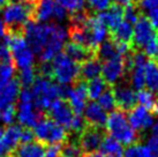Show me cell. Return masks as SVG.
Instances as JSON below:
<instances>
[{
    "mask_svg": "<svg viewBox=\"0 0 158 157\" xmlns=\"http://www.w3.org/2000/svg\"><path fill=\"white\" fill-rule=\"evenodd\" d=\"M23 35L34 54H40L42 62H50L62 50L68 32L56 23L29 21L23 28Z\"/></svg>",
    "mask_w": 158,
    "mask_h": 157,
    "instance_id": "obj_1",
    "label": "cell"
},
{
    "mask_svg": "<svg viewBox=\"0 0 158 157\" xmlns=\"http://www.w3.org/2000/svg\"><path fill=\"white\" fill-rule=\"evenodd\" d=\"M106 131L109 135L115 139L120 144L132 146L134 143H139V138L133 129L127 119V114L121 110H114L107 116L106 120Z\"/></svg>",
    "mask_w": 158,
    "mask_h": 157,
    "instance_id": "obj_2",
    "label": "cell"
},
{
    "mask_svg": "<svg viewBox=\"0 0 158 157\" xmlns=\"http://www.w3.org/2000/svg\"><path fill=\"white\" fill-rule=\"evenodd\" d=\"M34 128V135L36 136L35 140L46 147L62 144L68 139V132L61 126L57 125L48 116H45Z\"/></svg>",
    "mask_w": 158,
    "mask_h": 157,
    "instance_id": "obj_3",
    "label": "cell"
},
{
    "mask_svg": "<svg viewBox=\"0 0 158 157\" xmlns=\"http://www.w3.org/2000/svg\"><path fill=\"white\" fill-rule=\"evenodd\" d=\"M8 46L12 53V58L15 65L20 70H26L32 67L34 64V52L28 45L23 35H8L6 36Z\"/></svg>",
    "mask_w": 158,
    "mask_h": 157,
    "instance_id": "obj_4",
    "label": "cell"
},
{
    "mask_svg": "<svg viewBox=\"0 0 158 157\" xmlns=\"http://www.w3.org/2000/svg\"><path fill=\"white\" fill-rule=\"evenodd\" d=\"M53 80L60 84L74 83L80 78V65L69 59L65 53H59L53 59Z\"/></svg>",
    "mask_w": 158,
    "mask_h": 157,
    "instance_id": "obj_5",
    "label": "cell"
},
{
    "mask_svg": "<svg viewBox=\"0 0 158 157\" xmlns=\"http://www.w3.org/2000/svg\"><path fill=\"white\" fill-rule=\"evenodd\" d=\"M157 36V30L151 24L147 15H141L135 23L134 36H133L132 49L137 51H143V49Z\"/></svg>",
    "mask_w": 158,
    "mask_h": 157,
    "instance_id": "obj_6",
    "label": "cell"
},
{
    "mask_svg": "<svg viewBox=\"0 0 158 157\" xmlns=\"http://www.w3.org/2000/svg\"><path fill=\"white\" fill-rule=\"evenodd\" d=\"M126 78H123V82L119 81L115 86L112 87L115 98V105L117 109L121 110L123 112H129L132 111L136 105H137V96H136L135 90L133 89Z\"/></svg>",
    "mask_w": 158,
    "mask_h": 157,
    "instance_id": "obj_7",
    "label": "cell"
},
{
    "mask_svg": "<svg viewBox=\"0 0 158 157\" xmlns=\"http://www.w3.org/2000/svg\"><path fill=\"white\" fill-rule=\"evenodd\" d=\"M105 135L106 134L105 132L103 131V128L85 125L79 138L80 148L82 149L84 155L94 154L96 153L97 150H99L102 141L104 140Z\"/></svg>",
    "mask_w": 158,
    "mask_h": 157,
    "instance_id": "obj_8",
    "label": "cell"
},
{
    "mask_svg": "<svg viewBox=\"0 0 158 157\" xmlns=\"http://www.w3.org/2000/svg\"><path fill=\"white\" fill-rule=\"evenodd\" d=\"M102 76L107 86L113 87L125 78V60L123 56L113 58L102 64Z\"/></svg>",
    "mask_w": 158,
    "mask_h": 157,
    "instance_id": "obj_9",
    "label": "cell"
},
{
    "mask_svg": "<svg viewBox=\"0 0 158 157\" xmlns=\"http://www.w3.org/2000/svg\"><path fill=\"white\" fill-rule=\"evenodd\" d=\"M74 116L75 114L72 108L69 106V104H68V102L64 100H56L51 105V108L48 109V117L51 120H53L57 125L61 126L62 128H65L66 131L69 129Z\"/></svg>",
    "mask_w": 158,
    "mask_h": 157,
    "instance_id": "obj_10",
    "label": "cell"
},
{
    "mask_svg": "<svg viewBox=\"0 0 158 157\" xmlns=\"http://www.w3.org/2000/svg\"><path fill=\"white\" fill-rule=\"evenodd\" d=\"M88 97V88L87 81L82 78H77L74 82V86L70 87V91L67 97V102L72 108L74 114L81 116L85 109V100Z\"/></svg>",
    "mask_w": 158,
    "mask_h": 157,
    "instance_id": "obj_11",
    "label": "cell"
},
{
    "mask_svg": "<svg viewBox=\"0 0 158 157\" xmlns=\"http://www.w3.org/2000/svg\"><path fill=\"white\" fill-rule=\"evenodd\" d=\"M35 109L34 102H19L16 117L20 122V126L30 129L31 127H35L46 116Z\"/></svg>",
    "mask_w": 158,
    "mask_h": 157,
    "instance_id": "obj_12",
    "label": "cell"
},
{
    "mask_svg": "<svg viewBox=\"0 0 158 157\" xmlns=\"http://www.w3.org/2000/svg\"><path fill=\"white\" fill-rule=\"evenodd\" d=\"M127 119L131 127L135 132L147 131L154 125V116L141 105H136L132 111L128 112Z\"/></svg>",
    "mask_w": 158,
    "mask_h": 157,
    "instance_id": "obj_13",
    "label": "cell"
},
{
    "mask_svg": "<svg viewBox=\"0 0 158 157\" xmlns=\"http://www.w3.org/2000/svg\"><path fill=\"white\" fill-rule=\"evenodd\" d=\"M123 11L125 7L120 6L118 4L112 2L110 8L106 12H99L96 13V16L99 21L106 27L107 32H112L114 31L123 20Z\"/></svg>",
    "mask_w": 158,
    "mask_h": 157,
    "instance_id": "obj_14",
    "label": "cell"
},
{
    "mask_svg": "<svg viewBox=\"0 0 158 157\" xmlns=\"http://www.w3.org/2000/svg\"><path fill=\"white\" fill-rule=\"evenodd\" d=\"M84 121L87 125L98 128H104L106 126V120H107V114L104 110L102 109L99 104L96 102H90L85 105L84 109Z\"/></svg>",
    "mask_w": 158,
    "mask_h": 157,
    "instance_id": "obj_15",
    "label": "cell"
},
{
    "mask_svg": "<svg viewBox=\"0 0 158 157\" xmlns=\"http://www.w3.org/2000/svg\"><path fill=\"white\" fill-rule=\"evenodd\" d=\"M20 88H21V84L19 82V80L13 78L0 90V110H5L9 106H13L20 95Z\"/></svg>",
    "mask_w": 158,
    "mask_h": 157,
    "instance_id": "obj_16",
    "label": "cell"
},
{
    "mask_svg": "<svg viewBox=\"0 0 158 157\" xmlns=\"http://www.w3.org/2000/svg\"><path fill=\"white\" fill-rule=\"evenodd\" d=\"M133 36H134V28L131 23L123 21L120 26L112 32H107V38H110L114 43L125 44L128 46H133Z\"/></svg>",
    "mask_w": 158,
    "mask_h": 157,
    "instance_id": "obj_17",
    "label": "cell"
},
{
    "mask_svg": "<svg viewBox=\"0 0 158 157\" xmlns=\"http://www.w3.org/2000/svg\"><path fill=\"white\" fill-rule=\"evenodd\" d=\"M64 51L67 57L79 65L83 64L84 61L89 60V59L96 58V53H94L88 49L82 48L77 44L72 43V42L64 45Z\"/></svg>",
    "mask_w": 158,
    "mask_h": 157,
    "instance_id": "obj_18",
    "label": "cell"
},
{
    "mask_svg": "<svg viewBox=\"0 0 158 157\" xmlns=\"http://www.w3.org/2000/svg\"><path fill=\"white\" fill-rule=\"evenodd\" d=\"M54 7H56L54 0H40L37 6H36L35 12H34L32 21L45 23L48 20L53 19Z\"/></svg>",
    "mask_w": 158,
    "mask_h": 157,
    "instance_id": "obj_19",
    "label": "cell"
},
{
    "mask_svg": "<svg viewBox=\"0 0 158 157\" xmlns=\"http://www.w3.org/2000/svg\"><path fill=\"white\" fill-rule=\"evenodd\" d=\"M102 74V62L97 58H92L80 65V78L84 81H90L99 78Z\"/></svg>",
    "mask_w": 158,
    "mask_h": 157,
    "instance_id": "obj_20",
    "label": "cell"
},
{
    "mask_svg": "<svg viewBox=\"0 0 158 157\" xmlns=\"http://www.w3.org/2000/svg\"><path fill=\"white\" fill-rule=\"evenodd\" d=\"M45 146L34 141L30 143H22L15 149L13 155L16 157H45Z\"/></svg>",
    "mask_w": 158,
    "mask_h": 157,
    "instance_id": "obj_21",
    "label": "cell"
},
{
    "mask_svg": "<svg viewBox=\"0 0 158 157\" xmlns=\"http://www.w3.org/2000/svg\"><path fill=\"white\" fill-rule=\"evenodd\" d=\"M145 86L151 92H158V64L148 60L144 67Z\"/></svg>",
    "mask_w": 158,
    "mask_h": 157,
    "instance_id": "obj_22",
    "label": "cell"
},
{
    "mask_svg": "<svg viewBox=\"0 0 158 157\" xmlns=\"http://www.w3.org/2000/svg\"><path fill=\"white\" fill-rule=\"evenodd\" d=\"M118 56L119 53L117 51V48H115L114 43L110 38L106 37L105 40L99 44V46H98L96 58L101 62H105V61L111 60V59L118 57Z\"/></svg>",
    "mask_w": 158,
    "mask_h": 157,
    "instance_id": "obj_23",
    "label": "cell"
},
{
    "mask_svg": "<svg viewBox=\"0 0 158 157\" xmlns=\"http://www.w3.org/2000/svg\"><path fill=\"white\" fill-rule=\"evenodd\" d=\"M99 151L104 156L111 157L114 155H118V154H123V147L112 136L105 135L104 140L102 141L101 147H99Z\"/></svg>",
    "mask_w": 158,
    "mask_h": 157,
    "instance_id": "obj_24",
    "label": "cell"
},
{
    "mask_svg": "<svg viewBox=\"0 0 158 157\" xmlns=\"http://www.w3.org/2000/svg\"><path fill=\"white\" fill-rule=\"evenodd\" d=\"M110 86H107L106 82L103 80V78L99 76V78H96L94 80H90L87 82V88H88V97L92 102H95L96 100L99 98L103 92L105 91L107 88Z\"/></svg>",
    "mask_w": 158,
    "mask_h": 157,
    "instance_id": "obj_25",
    "label": "cell"
},
{
    "mask_svg": "<svg viewBox=\"0 0 158 157\" xmlns=\"http://www.w3.org/2000/svg\"><path fill=\"white\" fill-rule=\"evenodd\" d=\"M98 104L104 111H114V109H117L115 105V98H114V94L112 90V87H109L102 94L99 98H98Z\"/></svg>",
    "mask_w": 158,
    "mask_h": 157,
    "instance_id": "obj_26",
    "label": "cell"
},
{
    "mask_svg": "<svg viewBox=\"0 0 158 157\" xmlns=\"http://www.w3.org/2000/svg\"><path fill=\"white\" fill-rule=\"evenodd\" d=\"M136 96H137V103H140L141 106H143L148 111H152L155 104L157 102L156 95L154 92H151L148 89H143L137 92Z\"/></svg>",
    "mask_w": 158,
    "mask_h": 157,
    "instance_id": "obj_27",
    "label": "cell"
},
{
    "mask_svg": "<svg viewBox=\"0 0 158 157\" xmlns=\"http://www.w3.org/2000/svg\"><path fill=\"white\" fill-rule=\"evenodd\" d=\"M123 157H151V151L147 146L134 143L126 148L123 154Z\"/></svg>",
    "mask_w": 158,
    "mask_h": 157,
    "instance_id": "obj_28",
    "label": "cell"
},
{
    "mask_svg": "<svg viewBox=\"0 0 158 157\" xmlns=\"http://www.w3.org/2000/svg\"><path fill=\"white\" fill-rule=\"evenodd\" d=\"M14 72L13 64H0V90L14 78Z\"/></svg>",
    "mask_w": 158,
    "mask_h": 157,
    "instance_id": "obj_29",
    "label": "cell"
},
{
    "mask_svg": "<svg viewBox=\"0 0 158 157\" xmlns=\"http://www.w3.org/2000/svg\"><path fill=\"white\" fill-rule=\"evenodd\" d=\"M54 1L66 11L70 12V14L84 9V0H54Z\"/></svg>",
    "mask_w": 158,
    "mask_h": 157,
    "instance_id": "obj_30",
    "label": "cell"
},
{
    "mask_svg": "<svg viewBox=\"0 0 158 157\" xmlns=\"http://www.w3.org/2000/svg\"><path fill=\"white\" fill-rule=\"evenodd\" d=\"M35 78H36V74L34 67H29V68L21 70L18 80L23 88H29L30 86H32V83L35 82Z\"/></svg>",
    "mask_w": 158,
    "mask_h": 157,
    "instance_id": "obj_31",
    "label": "cell"
},
{
    "mask_svg": "<svg viewBox=\"0 0 158 157\" xmlns=\"http://www.w3.org/2000/svg\"><path fill=\"white\" fill-rule=\"evenodd\" d=\"M142 15V13L140 12V9L136 7L134 4H131L125 6V11H123V19L125 21L128 22V23H136L137 20L140 19V16Z\"/></svg>",
    "mask_w": 158,
    "mask_h": 157,
    "instance_id": "obj_32",
    "label": "cell"
},
{
    "mask_svg": "<svg viewBox=\"0 0 158 157\" xmlns=\"http://www.w3.org/2000/svg\"><path fill=\"white\" fill-rule=\"evenodd\" d=\"M13 58H12V53L9 50L8 42L6 36L0 43V64H12Z\"/></svg>",
    "mask_w": 158,
    "mask_h": 157,
    "instance_id": "obj_33",
    "label": "cell"
},
{
    "mask_svg": "<svg viewBox=\"0 0 158 157\" xmlns=\"http://www.w3.org/2000/svg\"><path fill=\"white\" fill-rule=\"evenodd\" d=\"M87 2L89 5V8L94 11V13L97 12H104L110 8V6L112 5V0H87Z\"/></svg>",
    "mask_w": 158,
    "mask_h": 157,
    "instance_id": "obj_34",
    "label": "cell"
},
{
    "mask_svg": "<svg viewBox=\"0 0 158 157\" xmlns=\"http://www.w3.org/2000/svg\"><path fill=\"white\" fill-rule=\"evenodd\" d=\"M135 6L140 9V12L145 15V12H151L155 9H158V0H139Z\"/></svg>",
    "mask_w": 158,
    "mask_h": 157,
    "instance_id": "obj_35",
    "label": "cell"
},
{
    "mask_svg": "<svg viewBox=\"0 0 158 157\" xmlns=\"http://www.w3.org/2000/svg\"><path fill=\"white\" fill-rule=\"evenodd\" d=\"M15 117H16V110H15L14 105L2 110V112H1V121L4 122L5 125H7V126L13 125Z\"/></svg>",
    "mask_w": 158,
    "mask_h": 157,
    "instance_id": "obj_36",
    "label": "cell"
},
{
    "mask_svg": "<svg viewBox=\"0 0 158 157\" xmlns=\"http://www.w3.org/2000/svg\"><path fill=\"white\" fill-rule=\"evenodd\" d=\"M66 18H67V11L64 7H61L60 5H58L56 2V7H54V12H53V19L58 22H61Z\"/></svg>",
    "mask_w": 158,
    "mask_h": 157,
    "instance_id": "obj_37",
    "label": "cell"
},
{
    "mask_svg": "<svg viewBox=\"0 0 158 157\" xmlns=\"http://www.w3.org/2000/svg\"><path fill=\"white\" fill-rule=\"evenodd\" d=\"M60 150H61V144L48 146L45 150V157H60Z\"/></svg>",
    "mask_w": 158,
    "mask_h": 157,
    "instance_id": "obj_38",
    "label": "cell"
},
{
    "mask_svg": "<svg viewBox=\"0 0 158 157\" xmlns=\"http://www.w3.org/2000/svg\"><path fill=\"white\" fill-rule=\"evenodd\" d=\"M35 141V135L34 132L29 129V128H23L22 134H21V142L22 143H30Z\"/></svg>",
    "mask_w": 158,
    "mask_h": 157,
    "instance_id": "obj_39",
    "label": "cell"
},
{
    "mask_svg": "<svg viewBox=\"0 0 158 157\" xmlns=\"http://www.w3.org/2000/svg\"><path fill=\"white\" fill-rule=\"evenodd\" d=\"M147 147L151 154H158V136H150V139L147 142Z\"/></svg>",
    "mask_w": 158,
    "mask_h": 157,
    "instance_id": "obj_40",
    "label": "cell"
},
{
    "mask_svg": "<svg viewBox=\"0 0 158 157\" xmlns=\"http://www.w3.org/2000/svg\"><path fill=\"white\" fill-rule=\"evenodd\" d=\"M148 19L150 20L151 24L154 26V28L158 31V9H155V11H151L148 14Z\"/></svg>",
    "mask_w": 158,
    "mask_h": 157,
    "instance_id": "obj_41",
    "label": "cell"
},
{
    "mask_svg": "<svg viewBox=\"0 0 158 157\" xmlns=\"http://www.w3.org/2000/svg\"><path fill=\"white\" fill-rule=\"evenodd\" d=\"M9 4H22V5H27V6H31L36 8V6L38 4L40 0H8Z\"/></svg>",
    "mask_w": 158,
    "mask_h": 157,
    "instance_id": "obj_42",
    "label": "cell"
},
{
    "mask_svg": "<svg viewBox=\"0 0 158 157\" xmlns=\"http://www.w3.org/2000/svg\"><path fill=\"white\" fill-rule=\"evenodd\" d=\"M112 2H114V4H118L120 5V6H127V5H129L131 2H132V0H112Z\"/></svg>",
    "mask_w": 158,
    "mask_h": 157,
    "instance_id": "obj_43",
    "label": "cell"
},
{
    "mask_svg": "<svg viewBox=\"0 0 158 157\" xmlns=\"http://www.w3.org/2000/svg\"><path fill=\"white\" fill-rule=\"evenodd\" d=\"M5 32H6V28H5L4 22L0 20V40H2L5 37Z\"/></svg>",
    "mask_w": 158,
    "mask_h": 157,
    "instance_id": "obj_44",
    "label": "cell"
},
{
    "mask_svg": "<svg viewBox=\"0 0 158 157\" xmlns=\"http://www.w3.org/2000/svg\"><path fill=\"white\" fill-rule=\"evenodd\" d=\"M151 134L154 136H158V121L154 122V125L151 126Z\"/></svg>",
    "mask_w": 158,
    "mask_h": 157,
    "instance_id": "obj_45",
    "label": "cell"
},
{
    "mask_svg": "<svg viewBox=\"0 0 158 157\" xmlns=\"http://www.w3.org/2000/svg\"><path fill=\"white\" fill-rule=\"evenodd\" d=\"M83 157H107L102 155L101 153H94V154H87V155H83Z\"/></svg>",
    "mask_w": 158,
    "mask_h": 157,
    "instance_id": "obj_46",
    "label": "cell"
},
{
    "mask_svg": "<svg viewBox=\"0 0 158 157\" xmlns=\"http://www.w3.org/2000/svg\"><path fill=\"white\" fill-rule=\"evenodd\" d=\"M152 112H154L155 114H157V116H158V100L156 102V104H155L154 109H152Z\"/></svg>",
    "mask_w": 158,
    "mask_h": 157,
    "instance_id": "obj_47",
    "label": "cell"
},
{
    "mask_svg": "<svg viewBox=\"0 0 158 157\" xmlns=\"http://www.w3.org/2000/svg\"><path fill=\"white\" fill-rule=\"evenodd\" d=\"M7 2H8V0H0V8L5 7L7 5Z\"/></svg>",
    "mask_w": 158,
    "mask_h": 157,
    "instance_id": "obj_48",
    "label": "cell"
},
{
    "mask_svg": "<svg viewBox=\"0 0 158 157\" xmlns=\"http://www.w3.org/2000/svg\"><path fill=\"white\" fill-rule=\"evenodd\" d=\"M151 157H158V154H151Z\"/></svg>",
    "mask_w": 158,
    "mask_h": 157,
    "instance_id": "obj_49",
    "label": "cell"
},
{
    "mask_svg": "<svg viewBox=\"0 0 158 157\" xmlns=\"http://www.w3.org/2000/svg\"><path fill=\"white\" fill-rule=\"evenodd\" d=\"M8 157H16V156H15V155H13V154H12V155H9Z\"/></svg>",
    "mask_w": 158,
    "mask_h": 157,
    "instance_id": "obj_50",
    "label": "cell"
},
{
    "mask_svg": "<svg viewBox=\"0 0 158 157\" xmlns=\"http://www.w3.org/2000/svg\"><path fill=\"white\" fill-rule=\"evenodd\" d=\"M0 120H1V113H0Z\"/></svg>",
    "mask_w": 158,
    "mask_h": 157,
    "instance_id": "obj_51",
    "label": "cell"
}]
</instances>
